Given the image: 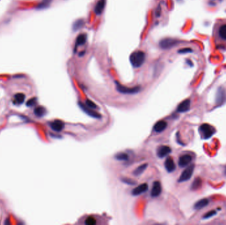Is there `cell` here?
Listing matches in <instances>:
<instances>
[{"mask_svg":"<svg viewBox=\"0 0 226 225\" xmlns=\"http://www.w3.org/2000/svg\"><path fill=\"white\" fill-rule=\"evenodd\" d=\"M53 0H42L41 2V3L38 5L37 8L40 9H46L47 7H48L50 6V5L51 4V3L52 2Z\"/></svg>","mask_w":226,"mask_h":225,"instance_id":"d4e9b609","label":"cell"},{"mask_svg":"<svg viewBox=\"0 0 226 225\" xmlns=\"http://www.w3.org/2000/svg\"><path fill=\"white\" fill-rule=\"evenodd\" d=\"M84 23H85L84 20L83 19H78L77 21H75L73 25V31H77L82 29L84 25Z\"/></svg>","mask_w":226,"mask_h":225,"instance_id":"cb8c5ba5","label":"cell"},{"mask_svg":"<svg viewBox=\"0 0 226 225\" xmlns=\"http://www.w3.org/2000/svg\"><path fill=\"white\" fill-rule=\"evenodd\" d=\"M50 126L54 131L59 132L63 130L64 126H65V124H64V123L62 121L56 120L51 122L50 124Z\"/></svg>","mask_w":226,"mask_h":225,"instance_id":"4fadbf2b","label":"cell"},{"mask_svg":"<svg viewBox=\"0 0 226 225\" xmlns=\"http://www.w3.org/2000/svg\"><path fill=\"white\" fill-rule=\"evenodd\" d=\"M225 101H226V90L223 87H219L216 93V103L219 105H222Z\"/></svg>","mask_w":226,"mask_h":225,"instance_id":"52a82bcc","label":"cell"},{"mask_svg":"<svg viewBox=\"0 0 226 225\" xmlns=\"http://www.w3.org/2000/svg\"><path fill=\"white\" fill-rule=\"evenodd\" d=\"M122 181L124 182V183H125L128 185H134L136 184L135 181H134L131 179H128V178H124L122 180Z\"/></svg>","mask_w":226,"mask_h":225,"instance_id":"4dcf8cb0","label":"cell"},{"mask_svg":"<svg viewBox=\"0 0 226 225\" xmlns=\"http://www.w3.org/2000/svg\"><path fill=\"white\" fill-rule=\"evenodd\" d=\"M25 99V95L23 93H17L14 96L15 104H22Z\"/></svg>","mask_w":226,"mask_h":225,"instance_id":"ac0fdd59","label":"cell"},{"mask_svg":"<svg viewBox=\"0 0 226 225\" xmlns=\"http://www.w3.org/2000/svg\"><path fill=\"white\" fill-rule=\"evenodd\" d=\"M171 153V149L169 146L162 145L158 148L157 154L159 158H164Z\"/></svg>","mask_w":226,"mask_h":225,"instance_id":"30bf717a","label":"cell"},{"mask_svg":"<svg viewBox=\"0 0 226 225\" xmlns=\"http://www.w3.org/2000/svg\"><path fill=\"white\" fill-rule=\"evenodd\" d=\"M165 168L167 170V171L169 173L173 172L176 168V166L173 158L171 157H168L166 159L165 162Z\"/></svg>","mask_w":226,"mask_h":225,"instance_id":"9a60e30c","label":"cell"},{"mask_svg":"<svg viewBox=\"0 0 226 225\" xmlns=\"http://www.w3.org/2000/svg\"><path fill=\"white\" fill-rule=\"evenodd\" d=\"M162 191L161 183L159 181H155L153 182L152 191H151V195L153 197H158Z\"/></svg>","mask_w":226,"mask_h":225,"instance_id":"9c48e42d","label":"cell"},{"mask_svg":"<svg viewBox=\"0 0 226 225\" xmlns=\"http://www.w3.org/2000/svg\"><path fill=\"white\" fill-rule=\"evenodd\" d=\"M86 40H87V35L85 34H80L78 36L76 40H75V44L76 46H81L84 44Z\"/></svg>","mask_w":226,"mask_h":225,"instance_id":"ffe728a7","label":"cell"},{"mask_svg":"<svg viewBox=\"0 0 226 225\" xmlns=\"http://www.w3.org/2000/svg\"><path fill=\"white\" fill-rule=\"evenodd\" d=\"M191 108V100L190 99H186L181 103L178 107H177V111L181 113H183V112H186L190 110Z\"/></svg>","mask_w":226,"mask_h":225,"instance_id":"ba28073f","label":"cell"},{"mask_svg":"<svg viewBox=\"0 0 226 225\" xmlns=\"http://www.w3.org/2000/svg\"><path fill=\"white\" fill-rule=\"evenodd\" d=\"M208 203H209V200L205 198V199H202L200 201H197L195 204L194 208H195L196 210L201 209L206 207L208 205Z\"/></svg>","mask_w":226,"mask_h":225,"instance_id":"e0dca14e","label":"cell"},{"mask_svg":"<svg viewBox=\"0 0 226 225\" xmlns=\"http://www.w3.org/2000/svg\"><path fill=\"white\" fill-rule=\"evenodd\" d=\"M35 114L39 117H43L46 114V110L43 106H38L34 110Z\"/></svg>","mask_w":226,"mask_h":225,"instance_id":"d6986e66","label":"cell"},{"mask_svg":"<svg viewBox=\"0 0 226 225\" xmlns=\"http://www.w3.org/2000/svg\"><path fill=\"white\" fill-rule=\"evenodd\" d=\"M148 164H143L140 166H139V167L134 171V174L136 176L141 175L142 174H143L144 171L146 170V168H148Z\"/></svg>","mask_w":226,"mask_h":225,"instance_id":"603a6c76","label":"cell"},{"mask_svg":"<svg viewBox=\"0 0 226 225\" xmlns=\"http://www.w3.org/2000/svg\"><path fill=\"white\" fill-rule=\"evenodd\" d=\"M225 175H226V168H225Z\"/></svg>","mask_w":226,"mask_h":225,"instance_id":"d6a6232c","label":"cell"},{"mask_svg":"<svg viewBox=\"0 0 226 225\" xmlns=\"http://www.w3.org/2000/svg\"><path fill=\"white\" fill-rule=\"evenodd\" d=\"M178 52L179 53H181V54H184V53L192 52V50L191 49V48H182V49L179 50L178 51Z\"/></svg>","mask_w":226,"mask_h":225,"instance_id":"f546056e","label":"cell"},{"mask_svg":"<svg viewBox=\"0 0 226 225\" xmlns=\"http://www.w3.org/2000/svg\"><path fill=\"white\" fill-rule=\"evenodd\" d=\"M194 170H195V165L191 164L190 166H188L185 169L183 172H182L178 181L180 182V183H182V182H184L190 180L193 174Z\"/></svg>","mask_w":226,"mask_h":225,"instance_id":"5b68a950","label":"cell"},{"mask_svg":"<svg viewBox=\"0 0 226 225\" xmlns=\"http://www.w3.org/2000/svg\"><path fill=\"white\" fill-rule=\"evenodd\" d=\"M78 104H79V106H80V108H82V110L85 112V113H86L87 115L90 116L91 117H94V118H97V119H100L102 117V116L99 113H97V112L94 111L93 109L89 108V107H87L83 103H81V102H79Z\"/></svg>","mask_w":226,"mask_h":225,"instance_id":"8992f818","label":"cell"},{"mask_svg":"<svg viewBox=\"0 0 226 225\" xmlns=\"http://www.w3.org/2000/svg\"><path fill=\"white\" fill-rule=\"evenodd\" d=\"M97 223L95 218L93 217H89L85 221V224L87 225H95Z\"/></svg>","mask_w":226,"mask_h":225,"instance_id":"83f0119b","label":"cell"},{"mask_svg":"<svg viewBox=\"0 0 226 225\" xmlns=\"http://www.w3.org/2000/svg\"><path fill=\"white\" fill-rule=\"evenodd\" d=\"M115 158L119 160H127L128 159V155L125 153H119L115 155Z\"/></svg>","mask_w":226,"mask_h":225,"instance_id":"484cf974","label":"cell"},{"mask_svg":"<svg viewBox=\"0 0 226 225\" xmlns=\"http://www.w3.org/2000/svg\"><path fill=\"white\" fill-rule=\"evenodd\" d=\"M192 161V157L189 154H184L179 159V165L181 168L187 167Z\"/></svg>","mask_w":226,"mask_h":225,"instance_id":"7c38bea8","label":"cell"},{"mask_svg":"<svg viewBox=\"0 0 226 225\" xmlns=\"http://www.w3.org/2000/svg\"><path fill=\"white\" fill-rule=\"evenodd\" d=\"M180 44V41L171 38H166L159 42V46L163 50H168Z\"/></svg>","mask_w":226,"mask_h":225,"instance_id":"3957f363","label":"cell"},{"mask_svg":"<svg viewBox=\"0 0 226 225\" xmlns=\"http://www.w3.org/2000/svg\"><path fill=\"white\" fill-rule=\"evenodd\" d=\"M85 105L87 106V107H89V108H91V109H93V110L96 109V108H98L97 106V105H96V104L93 103V101L90 100L89 99H87V100H85Z\"/></svg>","mask_w":226,"mask_h":225,"instance_id":"4316f807","label":"cell"},{"mask_svg":"<svg viewBox=\"0 0 226 225\" xmlns=\"http://www.w3.org/2000/svg\"><path fill=\"white\" fill-rule=\"evenodd\" d=\"M199 131H200L202 137L204 139H208L212 137L215 134L216 130L211 125L208 124H204L199 128Z\"/></svg>","mask_w":226,"mask_h":225,"instance_id":"7a4b0ae2","label":"cell"},{"mask_svg":"<svg viewBox=\"0 0 226 225\" xmlns=\"http://www.w3.org/2000/svg\"><path fill=\"white\" fill-rule=\"evenodd\" d=\"M148 190V185L146 183H144L137 186L136 188H134L132 191V194L134 196H137L142 194L144 192L147 191Z\"/></svg>","mask_w":226,"mask_h":225,"instance_id":"8fae6325","label":"cell"},{"mask_svg":"<svg viewBox=\"0 0 226 225\" xmlns=\"http://www.w3.org/2000/svg\"><path fill=\"white\" fill-rule=\"evenodd\" d=\"M202 184V181L200 178H196L195 180L193 181L192 186H191V190H197L200 189Z\"/></svg>","mask_w":226,"mask_h":225,"instance_id":"44dd1931","label":"cell"},{"mask_svg":"<svg viewBox=\"0 0 226 225\" xmlns=\"http://www.w3.org/2000/svg\"><path fill=\"white\" fill-rule=\"evenodd\" d=\"M167 127V123L164 120H161L158 122L153 126V130L157 133H161Z\"/></svg>","mask_w":226,"mask_h":225,"instance_id":"2e32d148","label":"cell"},{"mask_svg":"<svg viewBox=\"0 0 226 225\" xmlns=\"http://www.w3.org/2000/svg\"><path fill=\"white\" fill-rule=\"evenodd\" d=\"M116 89L118 92L122 93V94H137L139 93L141 90V87L137 86L132 88L126 87L125 86H123V85L119 84L118 83H116Z\"/></svg>","mask_w":226,"mask_h":225,"instance_id":"277c9868","label":"cell"},{"mask_svg":"<svg viewBox=\"0 0 226 225\" xmlns=\"http://www.w3.org/2000/svg\"><path fill=\"white\" fill-rule=\"evenodd\" d=\"M36 99L33 98V99H30L27 103H26V105H27L28 106H33L36 104Z\"/></svg>","mask_w":226,"mask_h":225,"instance_id":"1f68e13d","label":"cell"},{"mask_svg":"<svg viewBox=\"0 0 226 225\" xmlns=\"http://www.w3.org/2000/svg\"><path fill=\"white\" fill-rule=\"evenodd\" d=\"M216 213H217L216 211H214V210H213V211H210L208 212L207 213H206L205 215H204L203 218H204V219H208V218H211V217H214V216L216 215Z\"/></svg>","mask_w":226,"mask_h":225,"instance_id":"f1b7e54d","label":"cell"},{"mask_svg":"<svg viewBox=\"0 0 226 225\" xmlns=\"http://www.w3.org/2000/svg\"><path fill=\"white\" fill-rule=\"evenodd\" d=\"M105 5H106V0H99L97 3H96L94 8V11L95 14L97 15H100L103 12Z\"/></svg>","mask_w":226,"mask_h":225,"instance_id":"5bb4252c","label":"cell"},{"mask_svg":"<svg viewBox=\"0 0 226 225\" xmlns=\"http://www.w3.org/2000/svg\"><path fill=\"white\" fill-rule=\"evenodd\" d=\"M218 34L220 39L226 40V24H223L218 29Z\"/></svg>","mask_w":226,"mask_h":225,"instance_id":"7402d4cb","label":"cell"},{"mask_svg":"<svg viewBox=\"0 0 226 225\" xmlns=\"http://www.w3.org/2000/svg\"><path fill=\"white\" fill-rule=\"evenodd\" d=\"M146 60V53L143 51L138 50L131 53L130 56V62L134 67H141Z\"/></svg>","mask_w":226,"mask_h":225,"instance_id":"6da1fadb","label":"cell"}]
</instances>
